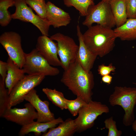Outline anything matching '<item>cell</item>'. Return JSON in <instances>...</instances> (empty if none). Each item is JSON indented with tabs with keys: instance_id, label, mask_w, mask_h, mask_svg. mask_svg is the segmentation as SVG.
Instances as JSON below:
<instances>
[{
	"instance_id": "6da1fadb",
	"label": "cell",
	"mask_w": 136,
	"mask_h": 136,
	"mask_svg": "<svg viewBox=\"0 0 136 136\" xmlns=\"http://www.w3.org/2000/svg\"><path fill=\"white\" fill-rule=\"evenodd\" d=\"M61 82L77 97L88 103L92 100L94 85L93 75L81 66L77 58L64 70Z\"/></svg>"
},
{
	"instance_id": "7a4b0ae2",
	"label": "cell",
	"mask_w": 136,
	"mask_h": 136,
	"mask_svg": "<svg viewBox=\"0 0 136 136\" xmlns=\"http://www.w3.org/2000/svg\"><path fill=\"white\" fill-rule=\"evenodd\" d=\"M83 41L93 53L100 57L111 52L115 46L117 35L112 28L99 24L91 26L83 34Z\"/></svg>"
},
{
	"instance_id": "3957f363",
	"label": "cell",
	"mask_w": 136,
	"mask_h": 136,
	"mask_svg": "<svg viewBox=\"0 0 136 136\" xmlns=\"http://www.w3.org/2000/svg\"><path fill=\"white\" fill-rule=\"evenodd\" d=\"M111 105H119L124 109L125 114L123 122L126 126L132 125L134 120V109L136 105V88L126 86H116L109 96Z\"/></svg>"
},
{
	"instance_id": "277c9868",
	"label": "cell",
	"mask_w": 136,
	"mask_h": 136,
	"mask_svg": "<svg viewBox=\"0 0 136 136\" xmlns=\"http://www.w3.org/2000/svg\"><path fill=\"white\" fill-rule=\"evenodd\" d=\"M109 112L108 107L100 102L92 100L87 103L80 110L78 117L74 119L77 132L81 133L91 128L98 116Z\"/></svg>"
},
{
	"instance_id": "5b68a950",
	"label": "cell",
	"mask_w": 136,
	"mask_h": 136,
	"mask_svg": "<svg viewBox=\"0 0 136 136\" xmlns=\"http://www.w3.org/2000/svg\"><path fill=\"white\" fill-rule=\"evenodd\" d=\"M94 23L111 28L116 26L110 3L101 1L89 7L82 24L89 27Z\"/></svg>"
},
{
	"instance_id": "8992f818",
	"label": "cell",
	"mask_w": 136,
	"mask_h": 136,
	"mask_svg": "<svg viewBox=\"0 0 136 136\" xmlns=\"http://www.w3.org/2000/svg\"><path fill=\"white\" fill-rule=\"evenodd\" d=\"M22 68L28 75L54 76L60 73L59 69L52 66L36 48L25 53Z\"/></svg>"
},
{
	"instance_id": "52a82bcc",
	"label": "cell",
	"mask_w": 136,
	"mask_h": 136,
	"mask_svg": "<svg viewBox=\"0 0 136 136\" xmlns=\"http://www.w3.org/2000/svg\"><path fill=\"white\" fill-rule=\"evenodd\" d=\"M50 38L57 42L61 66L65 70L76 60L79 46L72 38L60 32L56 33Z\"/></svg>"
},
{
	"instance_id": "ba28073f",
	"label": "cell",
	"mask_w": 136,
	"mask_h": 136,
	"mask_svg": "<svg viewBox=\"0 0 136 136\" xmlns=\"http://www.w3.org/2000/svg\"><path fill=\"white\" fill-rule=\"evenodd\" d=\"M27 5L25 0H15L16 9L11 15L12 19L31 23L38 29L42 35L48 36L50 25L48 21L36 15Z\"/></svg>"
},
{
	"instance_id": "9c48e42d",
	"label": "cell",
	"mask_w": 136,
	"mask_h": 136,
	"mask_svg": "<svg viewBox=\"0 0 136 136\" xmlns=\"http://www.w3.org/2000/svg\"><path fill=\"white\" fill-rule=\"evenodd\" d=\"M0 43L9 57L20 68L22 69L25 53L21 45V39L18 33L14 31L5 32L0 36Z\"/></svg>"
},
{
	"instance_id": "30bf717a",
	"label": "cell",
	"mask_w": 136,
	"mask_h": 136,
	"mask_svg": "<svg viewBox=\"0 0 136 136\" xmlns=\"http://www.w3.org/2000/svg\"><path fill=\"white\" fill-rule=\"evenodd\" d=\"M45 77L42 75H25L14 87L9 95L7 108H10L22 102L24 96L39 85Z\"/></svg>"
},
{
	"instance_id": "8fae6325",
	"label": "cell",
	"mask_w": 136,
	"mask_h": 136,
	"mask_svg": "<svg viewBox=\"0 0 136 136\" xmlns=\"http://www.w3.org/2000/svg\"><path fill=\"white\" fill-rule=\"evenodd\" d=\"M25 108H7L1 117L22 126L30 124L37 119V112L33 106L29 103L24 105Z\"/></svg>"
},
{
	"instance_id": "7c38bea8",
	"label": "cell",
	"mask_w": 136,
	"mask_h": 136,
	"mask_svg": "<svg viewBox=\"0 0 136 136\" xmlns=\"http://www.w3.org/2000/svg\"><path fill=\"white\" fill-rule=\"evenodd\" d=\"M36 48L50 65L61 66L60 61L58 57L57 43L50 38L43 35L39 36Z\"/></svg>"
},
{
	"instance_id": "4fadbf2b",
	"label": "cell",
	"mask_w": 136,
	"mask_h": 136,
	"mask_svg": "<svg viewBox=\"0 0 136 136\" xmlns=\"http://www.w3.org/2000/svg\"><path fill=\"white\" fill-rule=\"evenodd\" d=\"M24 98L30 103L36 110L38 115L37 119L38 122H47L55 119L54 114L49 109V102L47 100H42L34 89L26 94Z\"/></svg>"
},
{
	"instance_id": "5bb4252c",
	"label": "cell",
	"mask_w": 136,
	"mask_h": 136,
	"mask_svg": "<svg viewBox=\"0 0 136 136\" xmlns=\"http://www.w3.org/2000/svg\"><path fill=\"white\" fill-rule=\"evenodd\" d=\"M46 4V19L50 26L58 28L66 26L70 23L71 19L69 13L50 1L47 2Z\"/></svg>"
},
{
	"instance_id": "9a60e30c",
	"label": "cell",
	"mask_w": 136,
	"mask_h": 136,
	"mask_svg": "<svg viewBox=\"0 0 136 136\" xmlns=\"http://www.w3.org/2000/svg\"><path fill=\"white\" fill-rule=\"evenodd\" d=\"M76 27L79 43L77 58L83 69L86 71L89 72L91 71L97 56L92 53L85 44L83 39V34L78 23Z\"/></svg>"
},
{
	"instance_id": "2e32d148",
	"label": "cell",
	"mask_w": 136,
	"mask_h": 136,
	"mask_svg": "<svg viewBox=\"0 0 136 136\" xmlns=\"http://www.w3.org/2000/svg\"><path fill=\"white\" fill-rule=\"evenodd\" d=\"M7 62L8 71L5 83L9 95L14 87L25 75L23 69L20 68L9 57Z\"/></svg>"
},
{
	"instance_id": "e0dca14e",
	"label": "cell",
	"mask_w": 136,
	"mask_h": 136,
	"mask_svg": "<svg viewBox=\"0 0 136 136\" xmlns=\"http://www.w3.org/2000/svg\"><path fill=\"white\" fill-rule=\"evenodd\" d=\"M63 121L60 117L51 121L46 122H38L34 121L28 124L22 126L19 133V136H23L30 132H34L35 135H40L45 132L48 129L56 127Z\"/></svg>"
},
{
	"instance_id": "ac0fdd59",
	"label": "cell",
	"mask_w": 136,
	"mask_h": 136,
	"mask_svg": "<svg viewBox=\"0 0 136 136\" xmlns=\"http://www.w3.org/2000/svg\"><path fill=\"white\" fill-rule=\"evenodd\" d=\"M77 127L74 120L68 118L59 124L56 127L49 129L42 136H71L77 132Z\"/></svg>"
},
{
	"instance_id": "d6986e66",
	"label": "cell",
	"mask_w": 136,
	"mask_h": 136,
	"mask_svg": "<svg viewBox=\"0 0 136 136\" xmlns=\"http://www.w3.org/2000/svg\"><path fill=\"white\" fill-rule=\"evenodd\" d=\"M114 30L121 40H136V18L128 19L123 25Z\"/></svg>"
},
{
	"instance_id": "ffe728a7",
	"label": "cell",
	"mask_w": 136,
	"mask_h": 136,
	"mask_svg": "<svg viewBox=\"0 0 136 136\" xmlns=\"http://www.w3.org/2000/svg\"><path fill=\"white\" fill-rule=\"evenodd\" d=\"M116 26L119 27L127 19L125 0H113L110 3Z\"/></svg>"
},
{
	"instance_id": "44dd1931",
	"label": "cell",
	"mask_w": 136,
	"mask_h": 136,
	"mask_svg": "<svg viewBox=\"0 0 136 136\" xmlns=\"http://www.w3.org/2000/svg\"><path fill=\"white\" fill-rule=\"evenodd\" d=\"M43 92L48 99L55 106L61 110L66 109L65 101V98L62 92L55 89H52L48 88L42 89Z\"/></svg>"
},
{
	"instance_id": "7402d4cb",
	"label": "cell",
	"mask_w": 136,
	"mask_h": 136,
	"mask_svg": "<svg viewBox=\"0 0 136 136\" xmlns=\"http://www.w3.org/2000/svg\"><path fill=\"white\" fill-rule=\"evenodd\" d=\"M14 4L15 0H0V24L2 26H7L11 21L12 18L8 9Z\"/></svg>"
},
{
	"instance_id": "603a6c76",
	"label": "cell",
	"mask_w": 136,
	"mask_h": 136,
	"mask_svg": "<svg viewBox=\"0 0 136 136\" xmlns=\"http://www.w3.org/2000/svg\"><path fill=\"white\" fill-rule=\"evenodd\" d=\"M63 2L66 7H74L83 16L87 15L89 7L94 5L92 0H63Z\"/></svg>"
},
{
	"instance_id": "cb8c5ba5",
	"label": "cell",
	"mask_w": 136,
	"mask_h": 136,
	"mask_svg": "<svg viewBox=\"0 0 136 136\" xmlns=\"http://www.w3.org/2000/svg\"><path fill=\"white\" fill-rule=\"evenodd\" d=\"M65 101L67 109L73 116L77 115L81 109L87 103L79 97L72 100L65 98Z\"/></svg>"
},
{
	"instance_id": "d4e9b609",
	"label": "cell",
	"mask_w": 136,
	"mask_h": 136,
	"mask_svg": "<svg viewBox=\"0 0 136 136\" xmlns=\"http://www.w3.org/2000/svg\"><path fill=\"white\" fill-rule=\"evenodd\" d=\"M29 5L36 13L37 15L43 18H46V4L44 0H25Z\"/></svg>"
},
{
	"instance_id": "484cf974",
	"label": "cell",
	"mask_w": 136,
	"mask_h": 136,
	"mask_svg": "<svg viewBox=\"0 0 136 136\" xmlns=\"http://www.w3.org/2000/svg\"><path fill=\"white\" fill-rule=\"evenodd\" d=\"M4 81L0 78V117L7 108L9 95Z\"/></svg>"
},
{
	"instance_id": "4316f807",
	"label": "cell",
	"mask_w": 136,
	"mask_h": 136,
	"mask_svg": "<svg viewBox=\"0 0 136 136\" xmlns=\"http://www.w3.org/2000/svg\"><path fill=\"white\" fill-rule=\"evenodd\" d=\"M104 122L105 127L108 129V136H120L122 135V132L118 129L116 121L112 117L106 119Z\"/></svg>"
},
{
	"instance_id": "83f0119b",
	"label": "cell",
	"mask_w": 136,
	"mask_h": 136,
	"mask_svg": "<svg viewBox=\"0 0 136 136\" xmlns=\"http://www.w3.org/2000/svg\"><path fill=\"white\" fill-rule=\"evenodd\" d=\"M128 19L136 18V0H125Z\"/></svg>"
},
{
	"instance_id": "f1b7e54d",
	"label": "cell",
	"mask_w": 136,
	"mask_h": 136,
	"mask_svg": "<svg viewBox=\"0 0 136 136\" xmlns=\"http://www.w3.org/2000/svg\"><path fill=\"white\" fill-rule=\"evenodd\" d=\"M116 69L115 67L112 63H110L108 66L102 64L98 66L97 71L98 74L102 77L110 75L112 72H115Z\"/></svg>"
},
{
	"instance_id": "f546056e",
	"label": "cell",
	"mask_w": 136,
	"mask_h": 136,
	"mask_svg": "<svg viewBox=\"0 0 136 136\" xmlns=\"http://www.w3.org/2000/svg\"><path fill=\"white\" fill-rule=\"evenodd\" d=\"M8 71L7 62L0 60V74L1 77L4 81L6 77Z\"/></svg>"
},
{
	"instance_id": "4dcf8cb0",
	"label": "cell",
	"mask_w": 136,
	"mask_h": 136,
	"mask_svg": "<svg viewBox=\"0 0 136 136\" xmlns=\"http://www.w3.org/2000/svg\"><path fill=\"white\" fill-rule=\"evenodd\" d=\"M112 79V77L108 75L102 76L101 80L103 83L109 85L111 84Z\"/></svg>"
},
{
	"instance_id": "1f68e13d",
	"label": "cell",
	"mask_w": 136,
	"mask_h": 136,
	"mask_svg": "<svg viewBox=\"0 0 136 136\" xmlns=\"http://www.w3.org/2000/svg\"><path fill=\"white\" fill-rule=\"evenodd\" d=\"M131 125L133 130L136 134V119L134 121Z\"/></svg>"
},
{
	"instance_id": "d6a6232c",
	"label": "cell",
	"mask_w": 136,
	"mask_h": 136,
	"mask_svg": "<svg viewBox=\"0 0 136 136\" xmlns=\"http://www.w3.org/2000/svg\"><path fill=\"white\" fill-rule=\"evenodd\" d=\"M93 1L94 0H92ZM113 0H101V1H104L106 2L110 3V2Z\"/></svg>"
},
{
	"instance_id": "836d02e7",
	"label": "cell",
	"mask_w": 136,
	"mask_h": 136,
	"mask_svg": "<svg viewBox=\"0 0 136 136\" xmlns=\"http://www.w3.org/2000/svg\"><path fill=\"white\" fill-rule=\"evenodd\" d=\"M135 84L136 85V83H135Z\"/></svg>"
}]
</instances>
